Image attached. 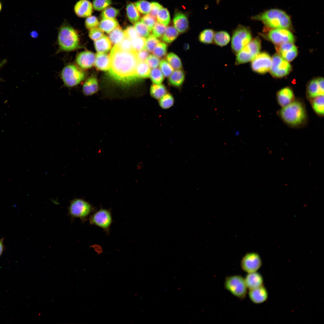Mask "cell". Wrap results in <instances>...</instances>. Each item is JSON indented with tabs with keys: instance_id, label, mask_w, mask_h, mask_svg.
<instances>
[{
	"instance_id": "1",
	"label": "cell",
	"mask_w": 324,
	"mask_h": 324,
	"mask_svg": "<svg viewBox=\"0 0 324 324\" xmlns=\"http://www.w3.org/2000/svg\"><path fill=\"white\" fill-rule=\"evenodd\" d=\"M110 56V76L121 82L128 83L140 79L136 74L139 62L137 52L134 50H125L115 45L112 49Z\"/></svg>"
},
{
	"instance_id": "2",
	"label": "cell",
	"mask_w": 324,
	"mask_h": 324,
	"mask_svg": "<svg viewBox=\"0 0 324 324\" xmlns=\"http://www.w3.org/2000/svg\"><path fill=\"white\" fill-rule=\"evenodd\" d=\"M250 18L261 21L266 26L273 29H288L291 25L289 16L283 10L278 9L267 10L253 16Z\"/></svg>"
},
{
	"instance_id": "3",
	"label": "cell",
	"mask_w": 324,
	"mask_h": 324,
	"mask_svg": "<svg viewBox=\"0 0 324 324\" xmlns=\"http://www.w3.org/2000/svg\"><path fill=\"white\" fill-rule=\"evenodd\" d=\"M58 42L60 50L63 51H72L80 47L77 31L65 20L58 29Z\"/></svg>"
},
{
	"instance_id": "4",
	"label": "cell",
	"mask_w": 324,
	"mask_h": 324,
	"mask_svg": "<svg viewBox=\"0 0 324 324\" xmlns=\"http://www.w3.org/2000/svg\"><path fill=\"white\" fill-rule=\"evenodd\" d=\"M282 119L287 124L292 126L301 124L306 118L304 106L298 101H293L283 107L280 112Z\"/></svg>"
},
{
	"instance_id": "5",
	"label": "cell",
	"mask_w": 324,
	"mask_h": 324,
	"mask_svg": "<svg viewBox=\"0 0 324 324\" xmlns=\"http://www.w3.org/2000/svg\"><path fill=\"white\" fill-rule=\"evenodd\" d=\"M225 289L239 299L246 297L248 288L244 278L240 275H234L226 277L224 284Z\"/></svg>"
},
{
	"instance_id": "6",
	"label": "cell",
	"mask_w": 324,
	"mask_h": 324,
	"mask_svg": "<svg viewBox=\"0 0 324 324\" xmlns=\"http://www.w3.org/2000/svg\"><path fill=\"white\" fill-rule=\"evenodd\" d=\"M252 34L249 27L239 25L233 31L231 42L233 52L237 54L251 40Z\"/></svg>"
},
{
	"instance_id": "7",
	"label": "cell",
	"mask_w": 324,
	"mask_h": 324,
	"mask_svg": "<svg viewBox=\"0 0 324 324\" xmlns=\"http://www.w3.org/2000/svg\"><path fill=\"white\" fill-rule=\"evenodd\" d=\"M261 48V41L256 37L251 40L237 53L236 64L239 65L252 61L257 55Z\"/></svg>"
},
{
	"instance_id": "8",
	"label": "cell",
	"mask_w": 324,
	"mask_h": 324,
	"mask_svg": "<svg viewBox=\"0 0 324 324\" xmlns=\"http://www.w3.org/2000/svg\"><path fill=\"white\" fill-rule=\"evenodd\" d=\"M61 76L64 84L68 87H72L78 85L83 80L85 74L77 66L70 64L63 68Z\"/></svg>"
},
{
	"instance_id": "9",
	"label": "cell",
	"mask_w": 324,
	"mask_h": 324,
	"mask_svg": "<svg viewBox=\"0 0 324 324\" xmlns=\"http://www.w3.org/2000/svg\"><path fill=\"white\" fill-rule=\"evenodd\" d=\"M93 209L92 207L88 202L82 199L76 198L70 202L68 212L72 218H79L84 221Z\"/></svg>"
},
{
	"instance_id": "10",
	"label": "cell",
	"mask_w": 324,
	"mask_h": 324,
	"mask_svg": "<svg viewBox=\"0 0 324 324\" xmlns=\"http://www.w3.org/2000/svg\"><path fill=\"white\" fill-rule=\"evenodd\" d=\"M291 69L288 62L279 54H276L272 56L270 70L273 76L278 78L284 77L289 73Z\"/></svg>"
},
{
	"instance_id": "11",
	"label": "cell",
	"mask_w": 324,
	"mask_h": 324,
	"mask_svg": "<svg viewBox=\"0 0 324 324\" xmlns=\"http://www.w3.org/2000/svg\"><path fill=\"white\" fill-rule=\"evenodd\" d=\"M262 263L259 254L255 252L247 253L243 256L240 262L242 270L247 273L257 271L261 267Z\"/></svg>"
},
{
	"instance_id": "12",
	"label": "cell",
	"mask_w": 324,
	"mask_h": 324,
	"mask_svg": "<svg viewBox=\"0 0 324 324\" xmlns=\"http://www.w3.org/2000/svg\"><path fill=\"white\" fill-rule=\"evenodd\" d=\"M89 221L91 224L97 226L108 232L112 220L110 211L101 209L92 215L89 218Z\"/></svg>"
},
{
	"instance_id": "13",
	"label": "cell",
	"mask_w": 324,
	"mask_h": 324,
	"mask_svg": "<svg viewBox=\"0 0 324 324\" xmlns=\"http://www.w3.org/2000/svg\"><path fill=\"white\" fill-rule=\"evenodd\" d=\"M269 40L276 45L286 43H293L295 38L292 34L288 29H274L267 34Z\"/></svg>"
},
{
	"instance_id": "14",
	"label": "cell",
	"mask_w": 324,
	"mask_h": 324,
	"mask_svg": "<svg viewBox=\"0 0 324 324\" xmlns=\"http://www.w3.org/2000/svg\"><path fill=\"white\" fill-rule=\"evenodd\" d=\"M252 61L251 68L254 72L264 74L270 70L272 58L267 53H259Z\"/></svg>"
},
{
	"instance_id": "15",
	"label": "cell",
	"mask_w": 324,
	"mask_h": 324,
	"mask_svg": "<svg viewBox=\"0 0 324 324\" xmlns=\"http://www.w3.org/2000/svg\"><path fill=\"white\" fill-rule=\"evenodd\" d=\"M278 54L287 61L293 60L297 56L298 50L293 43H286L276 45Z\"/></svg>"
},
{
	"instance_id": "16",
	"label": "cell",
	"mask_w": 324,
	"mask_h": 324,
	"mask_svg": "<svg viewBox=\"0 0 324 324\" xmlns=\"http://www.w3.org/2000/svg\"><path fill=\"white\" fill-rule=\"evenodd\" d=\"M324 79L320 77L312 80L308 85L307 94L310 98L324 95Z\"/></svg>"
},
{
	"instance_id": "17",
	"label": "cell",
	"mask_w": 324,
	"mask_h": 324,
	"mask_svg": "<svg viewBox=\"0 0 324 324\" xmlns=\"http://www.w3.org/2000/svg\"><path fill=\"white\" fill-rule=\"evenodd\" d=\"M173 22L174 27L179 33H184L188 29L189 23L187 15L178 9L175 10Z\"/></svg>"
},
{
	"instance_id": "18",
	"label": "cell",
	"mask_w": 324,
	"mask_h": 324,
	"mask_svg": "<svg viewBox=\"0 0 324 324\" xmlns=\"http://www.w3.org/2000/svg\"><path fill=\"white\" fill-rule=\"evenodd\" d=\"M96 59L94 54L89 51L79 53L76 56V62L80 68L84 69L90 68L93 65Z\"/></svg>"
},
{
	"instance_id": "19",
	"label": "cell",
	"mask_w": 324,
	"mask_h": 324,
	"mask_svg": "<svg viewBox=\"0 0 324 324\" xmlns=\"http://www.w3.org/2000/svg\"><path fill=\"white\" fill-rule=\"evenodd\" d=\"M248 296L250 300L253 303L260 304L268 299V294L266 288L263 285L259 287L249 290Z\"/></svg>"
},
{
	"instance_id": "20",
	"label": "cell",
	"mask_w": 324,
	"mask_h": 324,
	"mask_svg": "<svg viewBox=\"0 0 324 324\" xmlns=\"http://www.w3.org/2000/svg\"><path fill=\"white\" fill-rule=\"evenodd\" d=\"M93 6L88 0H80L75 4L74 10L78 17L81 18L88 17L92 14Z\"/></svg>"
},
{
	"instance_id": "21",
	"label": "cell",
	"mask_w": 324,
	"mask_h": 324,
	"mask_svg": "<svg viewBox=\"0 0 324 324\" xmlns=\"http://www.w3.org/2000/svg\"><path fill=\"white\" fill-rule=\"evenodd\" d=\"M248 289H255L263 285L264 280L262 276L256 272L247 273L244 278Z\"/></svg>"
},
{
	"instance_id": "22",
	"label": "cell",
	"mask_w": 324,
	"mask_h": 324,
	"mask_svg": "<svg viewBox=\"0 0 324 324\" xmlns=\"http://www.w3.org/2000/svg\"><path fill=\"white\" fill-rule=\"evenodd\" d=\"M292 90L288 87L280 90L277 93V98L279 104L282 107L292 102L294 98Z\"/></svg>"
},
{
	"instance_id": "23",
	"label": "cell",
	"mask_w": 324,
	"mask_h": 324,
	"mask_svg": "<svg viewBox=\"0 0 324 324\" xmlns=\"http://www.w3.org/2000/svg\"><path fill=\"white\" fill-rule=\"evenodd\" d=\"M95 67L98 69L104 71L108 70L110 66L109 56L105 53H98L96 56Z\"/></svg>"
},
{
	"instance_id": "24",
	"label": "cell",
	"mask_w": 324,
	"mask_h": 324,
	"mask_svg": "<svg viewBox=\"0 0 324 324\" xmlns=\"http://www.w3.org/2000/svg\"><path fill=\"white\" fill-rule=\"evenodd\" d=\"M96 50L98 53H105L110 50L111 43L110 39L105 35L95 40L94 43Z\"/></svg>"
},
{
	"instance_id": "25",
	"label": "cell",
	"mask_w": 324,
	"mask_h": 324,
	"mask_svg": "<svg viewBox=\"0 0 324 324\" xmlns=\"http://www.w3.org/2000/svg\"><path fill=\"white\" fill-rule=\"evenodd\" d=\"M98 89V81L96 78L91 77L88 78L84 83L82 86V92L86 96L92 95L95 93Z\"/></svg>"
},
{
	"instance_id": "26",
	"label": "cell",
	"mask_w": 324,
	"mask_h": 324,
	"mask_svg": "<svg viewBox=\"0 0 324 324\" xmlns=\"http://www.w3.org/2000/svg\"><path fill=\"white\" fill-rule=\"evenodd\" d=\"M170 84L175 87H179L182 86L184 80V72L181 69L176 70L169 77Z\"/></svg>"
},
{
	"instance_id": "27",
	"label": "cell",
	"mask_w": 324,
	"mask_h": 324,
	"mask_svg": "<svg viewBox=\"0 0 324 324\" xmlns=\"http://www.w3.org/2000/svg\"><path fill=\"white\" fill-rule=\"evenodd\" d=\"M98 26L102 31L109 34L115 28L119 27V25L117 20L115 19H102Z\"/></svg>"
},
{
	"instance_id": "28",
	"label": "cell",
	"mask_w": 324,
	"mask_h": 324,
	"mask_svg": "<svg viewBox=\"0 0 324 324\" xmlns=\"http://www.w3.org/2000/svg\"><path fill=\"white\" fill-rule=\"evenodd\" d=\"M214 41L217 45L223 46L227 45L230 40V35L227 32L220 31L214 33Z\"/></svg>"
},
{
	"instance_id": "29",
	"label": "cell",
	"mask_w": 324,
	"mask_h": 324,
	"mask_svg": "<svg viewBox=\"0 0 324 324\" xmlns=\"http://www.w3.org/2000/svg\"><path fill=\"white\" fill-rule=\"evenodd\" d=\"M126 12L128 17L131 23L135 24L138 21L140 18V15L134 3L130 2L127 4Z\"/></svg>"
},
{
	"instance_id": "30",
	"label": "cell",
	"mask_w": 324,
	"mask_h": 324,
	"mask_svg": "<svg viewBox=\"0 0 324 324\" xmlns=\"http://www.w3.org/2000/svg\"><path fill=\"white\" fill-rule=\"evenodd\" d=\"M110 40L114 44L117 45L126 38L124 31L119 27L116 28L109 33Z\"/></svg>"
},
{
	"instance_id": "31",
	"label": "cell",
	"mask_w": 324,
	"mask_h": 324,
	"mask_svg": "<svg viewBox=\"0 0 324 324\" xmlns=\"http://www.w3.org/2000/svg\"><path fill=\"white\" fill-rule=\"evenodd\" d=\"M178 35V32L174 27L168 26L166 28L162 39L165 43H170L174 41Z\"/></svg>"
},
{
	"instance_id": "32",
	"label": "cell",
	"mask_w": 324,
	"mask_h": 324,
	"mask_svg": "<svg viewBox=\"0 0 324 324\" xmlns=\"http://www.w3.org/2000/svg\"><path fill=\"white\" fill-rule=\"evenodd\" d=\"M150 93L154 98L159 99L167 93V90L163 85L154 84L151 86Z\"/></svg>"
},
{
	"instance_id": "33",
	"label": "cell",
	"mask_w": 324,
	"mask_h": 324,
	"mask_svg": "<svg viewBox=\"0 0 324 324\" xmlns=\"http://www.w3.org/2000/svg\"><path fill=\"white\" fill-rule=\"evenodd\" d=\"M311 101L312 107L318 115H324V95L318 96L312 98Z\"/></svg>"
},
{
	"instance_id": "34",
	"label": "cell",
	"mask_w": 324,
	"mask_h": 324,
	"mask_svg": "<svg viewBox=\"0 0 324 324\" xmlns=\"http://www.w3.org/2000/svg\"><path fill=\"white\" fill-rule=\"evenodd\" d=\"M136 74L140 78L150 77V68L145 62H139L136 68Z\"/></svg>"
},
{
	"instance_id": "35",
	"label": "cell",
	"mask_w": 324,
	"mask_h": 324,
	"mask_svg": "<svg viewBox=\"0 0 324 324\" xmlns=\"http://www.w3.org/2000/svg\"><path fill=\"white\" fill-rule=\"evenodd\" d=\"M158 22L165 26H167L170 21V16L169 12L166 8L162 7L158 12L156 18Z\"/></svg>"
},
{
	"instance_id": "36",
	"label": "cell",
	"mask_w": 324,
	"mask_h": 324,
	"mask_svg": "<svg viewBox=\"0 0 324 324\" xmlns=\"http://www.w3.org/2000/svg\"><path fill=\"white\" fill-rule=\"evenodd\" d=\"M214 32L212 29H206L200 33L199 39L201 43L209 44L212 43L214 39Z\"/></svg>"
},
{
	"instance_id": "37",
	"label": "cell",
	"mask_w": 324,
	"mask_h": 324,
	"mask_svg": "<svg viewBox=\"0 0 324 324\" xmlns=\"http://www.w3.org/2000/svg\"><path fill=\"white\" fill-rule=\"evenodd\" d=\"M166 60L174 69H180L182 67V64L180 59L175 54L170 52L166 56Z\"/></svg>"
},
{
	"instance_id": "38",
	"label": "cell",
	"mask_w": 324,
	"mask_h": 324,
	"mask_svg": "<svg viewBox=\"0 0 324 324\" xmlns=\"http://www.w3.org/2000/svg\"><path fill=\"white\" fill-rule=\"evenodd\" d=\"M135 5L141 13L145 15L149 13L151 9V3L146 0H140L135 3Z\"/></svg>"
},
{
	"instance_id": "39",
	"label": "cell",
	"mask_w": 324,
	"mask_h": 324,
	"mask_svg": "<svg viewBox=\"0 0 324 324\" xmlns=\"http://www.w3.org/2000/svg\"><path fill=\"white\" fill-rule=\"evenodd\" d=\"M150 77L154 84H160L162 83L164 76L160 69L158 68L152 69L151 70Z\"/></svg>"
},
{
	"instance_id": "40",
	"label": "cell",
	"mask_w": 324,
	"mask_h": 324,
	"mask_svg": "<svg viewBox=\"0 0 324 324\" xmlns=\"http://www.w3.org/2000/svg\"><path fill=\"white\" fill-rule=\"evenodd\" d=\"M167 48V46L166 44L164 42H160L154 47L152 52L153 55L158 58H161L166 55Z\"/></svg>"
},
{
	"instance_id": "41",
	"label": "cell",
	"mask_w": 324,
	"mask_h": 324,
	"mask_svg": "<svg viewBox=\"0 0 324 324\" xmlns=\"http://www.w3.org/2000/svg\"><path fill=\"white\" fill-rule=\"evenodd\" d=\"M174 99L170 94L166 93L160 99L159 103L160 106L164 109H167L171 107L173 104Z\"/></svg>"
},
{
	"instance_id": "42",
	"label": "cell",
	"mask_w": 324,
	"mask_h": 324,
	"mask_svg": "<svg viewBox=\"0 0 324 324\" xmlns=\"http://www.w3.org/2000/svg\"><path fill=\"white\" fill-rule=\"evenodd\" d=\"M146 39L138 36L131 40L133 48L136 52L146 49Z\"/></svg>"
},
{
	"instance_id": "43",
	"label": "cell",
	"mask_w": 324,
	"mask_h": 324,
	"mask_svg": "<svg viewBox=\"0 0 324 324\" xmlns=\"http://www.w3.org/2000/svg\"><path fill=\"white\" fill-rule=\"evenodd\" d=\"M134 27L138 35L140 37L146 38L150 34V32L146 26L141 21L136 23Z\"/></svg>"
},
{
	"instance_id": "44",
	"label": "cell",
	"mask_w": 324,
	"mask_h": 324,
	"mask_svg": "<svg viewBox=\"0 0 324 324\" xmlns=\"http://www.w3.org/2000/svg\"><path fill=\"white\" fill-rule=\"evenodd\" d=\"M159 65L160 69L165 77H169L174 71V69L166 60L160 61Z\"/></svg>"
},
{
	"instance_id": "45",
	"label": "cell",
	"mask_w": 324,
	"mask_h": 324,
	"mask_svg": "<svg viewBox=\"0 0 324 324\" xmlns=\"http://www.w3.org/2000/svg\"><path fill=\"white\" fill-rule=\"evenodd\" d=\"M119 10L112 7L107 8L104 10L101 14L102 19H115L119 14Z\"/></svg>"
},
{
	"instance_id": "46",
	"label": "cell",
	"mask_w": 324,
	"mask_h": 324,
	"mask_svg": "<svg viewBox=\"0 0 324 324\" xmlns=\"http://www.w3.org/2000/svg\"><path fill=\"white\" fill-rule=\"evenodd\" d=\"M160 42L158 38L152 34H150L146 39V49L148 52H152L154 47Z\"/></svg>"
},
{
	"instance_id": "47",
	"label": "cell",
	"mask_w": 324,
	"mask_h": 324,
	"mask_svg": "<svg viewBox=\"0 0 324 324\" xmlns=\"http://www.w3.org/2000/svg\"><path fill=\"white\" fill-rule=\"evenodd\" d=\"M112 3L111 0H93L92 6L95 10L100 11L107 8Z\"/></svg>"
},
{
	"instance_id": "48",
	"label": "cell",
	"mask_w": 324,
	"mask_h": 324,
	"mask_svg": "<svg viewBox=\"0 0 324 324\" xmlns=\"http://www.w3.org/2000/svg\"><path fill=\"white\" fill-rule=\"evenodd\" d=\"M141 22L147 27L150 32L152 30L156 23L155 19L150 14H147L143 16L141 19Z\"/></svg>"
},
{
	"instance_id": "49",
	"label": "cell",
	"mask_w": 324,
	"mask_h": 324,
	"mask_svg": "<svg viewBox=\"0 0 324 324\" xmlns=\"http://www.w3.org/2000/svg\"><path fill=\"white\" fill-rule=\"evenodd\" d=\"M166 28L165 25L156 22L152 30V34L158 38L162 37Z\"/></svg>"
},
{
	"instance_id": "50",
	"label": "cell",
	"mask_w": 324,
	"mask_h": 324,
	"mask_svg": "<svg viewBox=\"0 0 324 324\" xmlns=\"http://www.w3.org/2000/svg\"><path fill=\"white\" fill-rule=\"evenodd\" d=\"M99 22L97 17L94 16H89L86 18L85 22L86 27L87 29L96 28L99 25Z\"/></svg>"
},
{
	"instance_id": "51",
	"label": "cell",
	"mask_w": 324,
	"mask_h": 324,
	"mask_svg": "<svg viewBox=\"0 0 324 324\" xmlns=\"http://www.w3.org/2000/svg\"><path fill=\"white\" fill-rule=\"evenodd\" d=\"M160 60L154 55H149L145 62L150 68L154 69L157 68L159 66Z\"/></svg>"
},
{
	"instance_id": "52",
	"label": "cell",
	"mask_w": 324,
	"mask_h": 324,
	"mask_svg": "<svg viewBox=\"0 0 324 324\" xmlns=\"http://www.w3.org/2000/svg\"><path fill=\"white\" fill-rule=\"evenodd\" d=\"M89 36L93 40H96L104 35L103 31L100 28H95L89 30Z\"/></svg>"
},
{
	"instance_id": "53",
	"label": "cell",
	"mask_w": 324,
	"mask_h": 324,
	"mask_svg": "<svg viewBox=\"0 0 324 324\" xmlns=\"http://www.w3.org/2000/svg\"><path fill=\"white\" fill-rule=\"evenodd\" d=\"M116 45L121 49L124 50H134L132 46L131 40L126 37L119 44Z\"/></svg>"
},
{
	"instance_id": "54",
	"label": "cell",
	"mask_w": 324,
	"mask_h": 324,
	"mask_svg": "<svg viewBox=\"0 0 324 324\" xmlns=\"http://www.w3.org/2000/svg\"><path fill=\"white\" fill-rule=\"evenodd\" d=\"M126 37L130 40L139 36L136 31L134 27L132 26H130L127 27L124 31Z\"/></svg>"
},
{
	"instance_id": "55",
	"label": "cell",
	"mask_w": 324,
	"mask_h": 324,
	"mask_svg": "<svg viewBox=\"0 0 324 324\" xmlns=\"http://www.w3.org/2000/svg\"><path fill=\"white\" fill-rule=\"evenodd\" d=\"M162 7H163L162 6L157 2H152L149 14L156 19L158 12Z\"/></svg>"
},
{
	"instance_id": "56",
	"label": "cell",
	"mask_w": 324,
	"mask_h": 324,
	"mask_svg": "<svg viewBox=\"0 0 324 324\" xmlns=\"http://www.w3.org/2000/svg\"><path fill=\"white\" fill-rule=\"evenodd\" d=\"M137 54L139 62H145L149 55V52L146 49L137 52Z\"/></svg>"
},
{
	"instance_id": "57",
	"label": "cell",
	"mask_w": 324,
	"mask_h": 324,
	"mask_svg": "<svg viewBox=\"0 0 324 324\" xmlns=\"http://www.w3.org/2000/svg\"><path fill=\"white\" fill-rule=\"evenodd\" d=\"M4 245L2 241L0 240V256L2 253Z\"/></svg>"
},
{
	"instance_id": "58",
	"label": "cell",
	"mask_w": 324,
	"mask_h": 324,
	"mask_svg": "<svg viewBox=\"0 0 324 324\" xmlns=\"http://www.w3.org/2000/svg\"><path fill=\"white\" fill-rule=\"evenodd\" d=\"M7 60L6 59L3 60L0 63V68L3 67L6 63ZM2 81V79L0 78V82Z\"/></svg>"
},
{
	"instance_id": "59",
	"label": "cell",
	"mask_w": 324,
	"mask_h": 324,
	"mask_svg": "<svg viewBox=\"0 0 324 324\" xmlns=\"http://www.w3.org/2000/svg\"><path fill=\"white\" fill-rule=\"evenodd\" d=\"M189 46L188 44H186L184 46V48L185 50H188L189 49Z\"/></svg>"
},
{
	"instance_id": "60",
	"label": "cell",
	"mask_w": 324,
	"mask_h": 324,
	"mask_svg": "<svg viewBox=\"0 0 324 324\" xmlns=\"http://www.w3.org/2000/svg\"><path fill=\"white\" fill-rule=\"evenodd\" d=\"M239 131L238 130H237L235 132V134L236 136H238L239 135Z\"/></svg>"
},
{
	"instance_id": "61",
	"label": "cell",
	"mask_w": 324,
	"mask_h": 324,
	"mask_svg": "<svg viewBox=\"0 0 324 324\" xmlns=\"http://www.w3.org/2000/svg\"><path fill=\"white\" fill-rule=\"evenodd\" d=\"M2 3L0 1V12H1V10H2Z\"/></svg>"
},
{
	"instance_id": "62",
	"label": "cell",
	"mask_w": 324,
	"mask_h": 324,
	"mask_svg": "<svg viewBox=\"0 0 324 324\" xmlns=\"http://www.w3.org/2000/svg\"><path fill=\"white\" fill-rule=\"evenodd\" d=\"M220 0H216V2L217 4H218L220 2Z\"/></svg>"
}]
</instances>
